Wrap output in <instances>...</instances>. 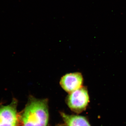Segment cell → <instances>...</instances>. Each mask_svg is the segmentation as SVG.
<instances>
[{
	"instance_id": "obj_1",
	"label": "cell",
	"mask_w": 126,
	"mask_h": 126,
	"mask_svg": "<svg viewBox=\"0 0 126 126\" xmlns=\"http://www.w3.org/2000/svg\"><path fill=\"white\" fill-rule=\"evenodd\" d=\"M49 117L48 99H38L31 95L19 115V126H47Z\"/></svg>"
},
{
	"instance_id": "obj_2",
	"label": "cell",
	"mask_w": 126,
	"mask_h": 126,
	"mask_svg": "<svg viewBox=\"0 0 126 126\" xmlns=\"http://www.w3.org/2000/svg\"><path fill=\"white\" fill-rule=\"evenodd\" d=\"M69 107L73 111L79 113L87 108L89 102V97L87 88L82 87L69 93L66 99Z\"/></svg>"
},
{
	"instance_id": "obj_3",
	"label": "cell",
	"mask_w": 126,
	"mask_h": 126,
	"mask_svg": "<svg viewBox=\"0 0 126 126\" xmlns=\"http://www.w3.org/2000/svg\"><path fill=\"white\" fill-rule=\"evenodd\" d=\"M17 105V99L14 98L9 105L0 106V126H19Z\"/></svg>"
},
{
	"instance_id": "obj_4",
	"label": "cell",
	"mask_w": 126,
	"mask_h": 126,
	"mask_svg": "<svg viewBox=\"0 0 126 126\" xmlns=\"http://www.w3.org/2000/svg\"><path fill=\"white\" fill-rule=\"evenodd\" d=\"M83 78L80 73L67 74L61 78L60 83L65 92L70 93L82 87Z\"/></svg>"
},
{
	"instance_id": "obj_5",
	"label": "cell",
	"mask_w": 126,
	"mask_h": 126,
	"mask_svg": "<svg viewBox=\"0 0 126 126\" xmlns=\"http://www.w3.org/2000/svg\"><path fill=\"white\" fill-rule=\"evenodd\" d=\"M66 126H91L86 117L79 115H69L60 112Z\"/></svg>"
},
{
	"instance_id": "obj_6",
	"label": "cell",
	"mask_w": 126,
	"mask_h": 126,
	"mask_svg": "<svg viewBox=\"0 0 126 126\" xmlns=\"http://www.w3.org/2000/svg\"><path fill=\"white\" fill-rule=\"evenodd\" d=\"M65 126V125H63V124H62V125H58V126Z\"/></svg>"
}]
</instances>
